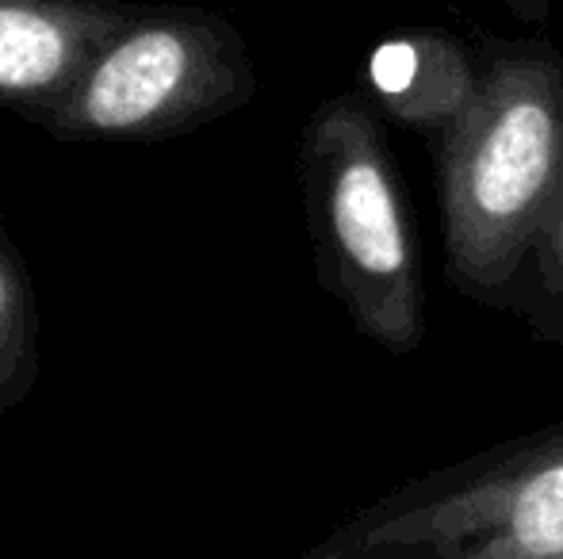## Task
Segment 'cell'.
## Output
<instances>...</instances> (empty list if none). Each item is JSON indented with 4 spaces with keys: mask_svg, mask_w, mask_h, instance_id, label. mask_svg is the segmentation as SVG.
<instances>
[{
    "mask_svg": "<svg viewBox=\"0 0 563 559\" xmlns=\"http://www.w3.org/2000/svg\"><path fill=\"white\" fill-rule=\"evenodd\" d=\"M479 85L433 149L445 277L503 311L537 231L563 195V51L544 38L472 35Z\"/></svg>",
    "mask_w": 563,
    "mask_h": 559,
    "instance_id": "cell-1",
    "label": "cell"
},
{
    "mask_svg": "<svg viewBox=\"0 0 563 559\" xmlns=\"http://www.w3.org/2000/svg\"><path fill=\"white\" fill-rule=\"evenodd\" d=\"M299 195L319 283L356 334L407 357L426 337L422 249L387 120L361 89L327 97L299 135Z\"/></svg>",
    "mask_w": 563,
    "mask_h": 559,
    "instance_id": "cell-2",
    "label": "cell"
},
{
    "mask_svg": "<svg viewBox=\"0 0 563 559\" xmlns=\"http://www.w3.org/2000/svg\"><path fill=\"white\" fill-rule=\"evenodd\" d=\"M257 97L245 35L200 4H134L62 104L31 127L54 142H165Z\"/></svg>",
    "mask_w": 563,
    "mask_h": 559,
    "instance_id": "cell-3",
    "label": "cell"
},
{
    "mask_svg": "<svg viewBox=\"0 0 563 559\" xmlns=\"http://www.w3.org/2000/svg\"><path fill=\"white\" fill-rule=\"evenodd\" d=\"M299 559H563V448L526 433L430 471Z\"/></svg>",
    "mask_w": 563,
    "mask_h": 559,
    "instance_id": "cell-4",
    "label": "cell"
},
{
    "mask_svg": "<svg viewBox=\"0 0 563 559\" xmlns=\"http://www.w3.org/2000/svg\"><path fill=\"white\" fill-rule=\"evenodd\" d=\"M131 0H0V112L35 123L66 100Z\"/></svg>",
    "mask_w": 563,
    "mask_h": 559,
    "instance_id": "cell-5",
    "label": "cell"
},
{
    "mask_svg": "<svg viewBox=\"0 0 563 559\" xmlns=\"http://www.w3.org/2000/svg\"><path fill=\"white\" fill-rule=\"evenodd\" d=\"M475 85L479 54L472 38L426 23L387 31L361 69V92L376 104L387 127L395 123L415 131L430 154L472 104Z\"/></svg>",
    "mask_w": 563,
    "mask_h": 559,
    "instance_id": "cell-6",
    "label": "cell"
},
{
    "mask_svg": "<svg viewBox=\"0 0 563 559\" xmlns=\"http://www.w3.org/2000/svg\"><path fill=\"white\" fill-rule=\"evenodd\" d=\"M43 318L27 257L0 215V414L31 399L43 372Z\"/></svg>",
    "mask_w": 563,
    "mask_h": 559,
    "instance_id": "cell-7",
    "label": "cell"
},
{
    "mask_svg": "<svg viewBox=\"0 0 563 559\" xmlns=\"http://www.w3.org/2000/svg\"><path fill=\"white\" fill-rule=\"evenodd\" d=\"M503 311L514 314L533 342L563 345V195L537 231L518 277L506 291Z\"/></svg>",
    "mask_w": 563,
    "mask_h": 559,
    "instance_id": "cell-8",
    "label": "cell"
},
{
    "mask_svg": "<svg viewBox=\"0 0 563 559\" xmlns=\"http://www.w3.org/2000/svg\"><path fill=\"white\" fill-rule=\"evenodd\" d=\"M490 4H503L521 23H544L552 15V8L563 4V0H490Z\"/></svg>",
    "mask_w": 563,
    "mask_h": 559,
    "instance_id": "cell-9",
    "label": "cell"
},
{
    "mask_svg": "<svg viewBox=\"0 0 563 559\" xmlns=\"http://www.w3.org/2000/svg\"><path fill=\"white\" fill-rule=\"evenodd\" d=\"M533 440H541L544 448H563V422L560 425H549V429H537Z\"/></svg>",
    "mask_w": 563,
    "mask_h": 559,
    "instance_id": "cell-10",
    "label": "cell"
}]
</instances>
